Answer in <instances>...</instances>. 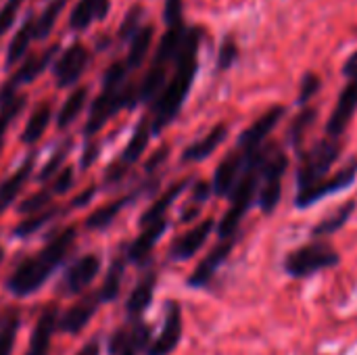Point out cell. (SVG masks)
I'll return each mask as SVG.
<instances>
[{
  "label": "cell",
  "instance_id": "1",
  "mask_svg": "<svg viewBox=\"0 0 357 355\" xmlns=\"http://www.w3.org/2000/svg\"><path fill=\"white\" fill-rule=\"evenodd\" d=\"M203 42V29L201 27H188L184 44L180 48V54L169 71V77L159 92V96L149 105L151 123H153V136H159L182 111L192 82L199 71V50Z\"/></svg>",
  "mask_w": 357,
  "mask_h": 355
},
{
  "label": "cell",
  "instance_id": "2",
  "mask_svg": "<svg viewBox=\"0 0 357 355\" xmlns=\"http://www.w3.org/2000/svg\"><path fill=\"white\" fill-rule=\"evenodd\" d=\"M75 239H77L75 226H67L61 232H56L52 239H48L38 253L25 257L10 272V276L6 278V291L19 299L38 293L46 285V280L63 266V262L67 259V255L75 245Z\"/></svg>",
  "mask_w": 357,
  "mask_h": 355
},
{
  "label": "cell",
  "instance_id": "3",
  "mask_svg": "<svg viewBox=\"0 0 357 355\" xmlns=\"http://www.w3.org/2000/svg\"><path fill=\"white\" fill-rule=\"evenodd\" d=\"M130 77L132 71L128 69L123 59H117L107 67L102 75L100 94L90 103V111L84 123L86 138L96 136L105 128V123L119 111H132L138 105L136 84L130 82Z\"/></svg>",
  "mask_w": 357,
  "mask_h": 355
},
{
  "label": "cell",
  "instance_id": "4",
  "mask_svg": "<svg viewBox=\"0 0 357 355\" xmlns=\"http://www.w3.org/2000/svg\"><path fill=\"white\" fill-rule=\"evenodd\" d=\"M289 167V157L278 144L261 146V163H259V188H257V205L270 216L276 211L282 199V180Z\"/></svg>",
  "mask_w": 357,
  "mask_h": 355
},
{
  "label": "cell",
  "instance_id": "5",
  "mask_svg": "<svg viewBox=\"0 0 357 355\" xmlns=\"http://www.w3.org/2000/svg\"><path fill=\"white\" fill-rule=\"evenodd\" d=\"M341 264V255L339 251L324 239H314L312 243L291 251L284 257V272L287 276L295 278V280H303V278H312L318 272L337 268Z\"/></svg>",
  "mask_w": 357,
  "mask_h": 355
},
{
  "label": "cell",
  "instance_id": "6",
  "mask_svg": "<svg viewBox=\"0 0 357 355\" xmlns=\"http://www.w3.org/2000/svg\"><path fill=\"white\" fill-rule=\"evenodd\" d=\"M343 151L341 138H333V136H324L322 140H318L310 151L301 153L299 159V167H297V192L314 186L316 182H320L322 178H326L333 169V165L339 161Z\"/></svg>",
  "mask_w": 357,
  "mask_h": 355
},
{
  "label": "cell",
  "instance_id": "7",
  "mask_svg": "<svg viewBox=\"0 0 357 355\" xmlns=\"http://www.w3.org/2000/svg\"><path fill=\"white\" fill-rule=\"evenodd\" d=\"M153 138V123H151V113H144L140 117V121L136 123L128 144L123 146L121 155L105 169V176H102V184L107 188L119 184L121 180H126V176L130 174L132 165L146 153L149 149V142Z\"/></svg>",
  "mask_w": 357,
  "mask_h": 355
},
{
  "label": "cell",
  "instance_id": "8",
  "mask_svg": "<svg viewBox=\"0 0 357 355\" xmlns=\"http://www.w3.org/2000/svg\"><path fill=\"white\" fill-rule=\"evenodd\" d=\"M61 50L59 44H52L50 48L42 50V52H31L27 56H23L19 63H17V69L4 80V84L0 86V105L8 103L10 98H15L19 94V90L25 86V84H31L36 82L48 67L50 63L56 59V52Z\"/></svg>",
  "mask_w": 357,
  "mask_h": 355
},
{
  "label": "cell",
  "instance_id": "9",
  "mask_svg": "<svg viewBox=\"0 0 357 355\" xmlns=\"http://www.w3.org/2000/svg\"><path fill=\"white\" fill-rule=\"evenodd\" d=\"M357 180V159H351L343 169H339L337 174H328L326 178H322L320 182H316L314 186L297 192L295 197V205L297 209H307L312 205H316L318 201L326 199V197H333L345 188H349L354 182Z\"/></svg>",
  "mask_w": 357,
  "mask_h": 355
},
{
  "label": "cell",
  "instance_id": "10",
  "mask_svg": "<svg viewBox=\"0 0 357 355\" xmlns=\"http://www.w3.org/2000/svg\"><path fill=\"white\" fill-rule=\"evenodd\" d=\"M90 61H92V52L88 50V46H84L79 42L71 44L67 50H63L52 65V75H54L56 88L75 86L82 80V75L86 73Z\"/></svg>",
  "mask_w": 357,
  "mask_h": 355
},
{
  "label": "cell",
  "instance_id": "11",
  "mask_svg": "<svg viewBox=\"0 0 357 355\" xmlns=\"http://www.w3.org/2000/svg\"><path fill=\"white\" fill-rule=\"evenodd\" d=\"M153 341V326H149L142 318L130 320L128 326L115 328L109 337V355H140L146 354Z\"/></svg>",
  "mask_w": 357,
  "mask_h": 355
},
{
  "label": "cell",
  "instance_id": "12",
  "mask_svg": "<svg viewBox=\"0 0 357 355\" xmlns=\"http://www.w3.org/2000/svg\"><path fill=\"white\" fill-rule=\"evenodd\" d=\"M238 236H230V239H220V243L201 259V264L195 268V272L188 276L186 285L190 289H205L209 287V282L215 278V274L220 272V268L228 262L230 253L236 247Z\"/></svg>",
  "mask_w": 357,
  "mask_h": 355
},
{
  "label": "cell",
  "instance_id": "13",
  "mask_svg": "<svg viewBox=\"0 0 357 355\" xmlns=\"http://www.w3.org/2000/svg\"><path fill=\"white\" fill-rule=\"evenodd\" d=\"M182 308L178 301H167L165 303V320H163V328L159 333L157 339L151 341L149 349L144 355H172L176 352V347L182 341Z\"/></svg>",
  "mask_w": 357,
  "mask_h": 355
},
{
  "label": "cell",
  "instance_id": "14",
  "mask_svg": "<svg viewBox=\"0 0 357 355\" xmlns=\"http://www.w3.org/2000/svg\"><path fill=\"white\" fill-rule=\"evenodd\" d=\"M98 272H100V257L94 253H88V255L75 259L65 270L63 280H61V291L67 295H79L94 282Z\"/></svg>",
  "mask_w": 357,
  "mask_h": 355
},
{
  "label": "cell",
  "instance_id": "15",
  "mask_svg": "<svg viewBox=\"0 0 357 355\" xmlns=\"http://www.w3.org/2000/svg\"><path fill=\"white\" fill-rule=\"evenodd\" d=\"M251 151H243V149H232L222 163L218 165L215 174H213V182H211V190L215 197H228L232 192V188L236 186L245 165H247V157Z\"/></svg>",
  "mask_w": 357,
  "mask_h": 355
},
{
  "label": "cell",
  "instance_id": "16",
  "mask_svg": "<svg viewBox=\"0 0 357 355\" xmlns=\"http://www.w3.org/2000/svg\"><path fill=\"white\" fill-rule=\"evenodd\" d=\"M215 230V220L207 218L203 222H199L197 226H192L188 232H184L182 236H178L172 247H169V259L172 262H186L190 257H195L201 247L207 243V239L211 236V232Z\"/></svg>",
  "mask_w": 357,
  "mask_h": 355
},
{
  "label": "cell",
  "instance_id": "17",
  "mask_svg": "<svg viewBox=\"0 0 357 355\" xmlns=\"http://www.w3.org/2000/svg\"><path fill=\"white\" fill-rule=\"evenodd\" d=\"M59 305L50 303L42 310L36 320V326L29 337V345L25 355H50V343L54 333L59 331Z\"/></svg>",
  "mask_w": 357,
  "mask_h": 355
},
{
  "label": "cell",
  "instance_id": "18",
  "mask_svg": "<svg viewBox=\"0 0 357 355\" xmlns=\"http://www.w3.org/2000/svg\"><path fill=\"white\" fill-rule=\"evenodd\" d=\"M287 115V107H282V105H276V107H272V109H268L261 117H257L243 134H241V138H238V149H243V151H255V149H259L266 140H268V136L272 134V130L280 123V119Z\"/></svg>",
  "mask_w": 357,
  "mask_h": 355
},
{
  "label": "cell",
  "instance_id": "19",
  "mask_svg": "<svg viewBox=\"0 0 357 355\" xmlns=\"http://www.w3.org/2000/svg\"><path fill=\"white\" fill-rule=\"evenodd\" d=\"M357 111V82L349 80V84L343 88V92L339 94V100L326 121V136L333 138H341L343 132L347 130V126L351 123L354 115Z\"/></svg>",
  "mask_w": 357,
  "mask_h": 355
},
{
  "label": "cell",
  "instance_id": "20",
  "mask_svg": "<svg viewBox=\"0 0 357 355\" xmlns=\"http://www.w3.org/2000/svg\"><path fill=\"white\" fill-rule=\"evenodd\" d=\"M36 161H38V151H29L25 155V159L21 161V165L8 178H4L0 182V216L15 203V199L21 195V190L25 188V184L33 176Z\"/></svg>",
  "mask_w": 357,
  "mask_h": 355
},
{
  "label": "cell",
  "instance_id": "21",
  "mask_svg": "<svg viewBox=\"0 0 357 355\" xmlns=\"http://www.w3.org/2000/svg\"><path fill=\"white\" fill-rule=\"evenodd\" d=\"M167 226H169V224H167L165 218H161V220H157V222H153V224H149V226H142V232H140V234L128 245V249H126L128 262H130V264H136V266H144V264L149 262L153 249L157 247V243H159L161 236L165 234Z\"/></svg>",
  "mask_w": 357,
  "mask_h": 355
},
{
  "label": "cell",
  "instance_id": "22",
  "mask_svg": "<svg viewBox=\"0 0 357 355\" xmlns=\"http://www.w3.org/2000/svg\"><path fill=\"white\" fill-rule=\"evenodd\" d=\"M98 305H100L98 293L84 295L63 316H59V331L61 333H67V335H79L90 324V320L94 318Z\"/></svg>",
  "mask_w": 357,
  "mask_h": 355
},
{
  "label": "cell",
  "instance_id": "23",
  "mask_svg": "<svg viewBox=\"0 0 357 355\" xmlns=\"http://www.w3.org/2000/svg\"><path fill=\"white\" fill-rule=\"evenodd\" d=\"M111 10V0H77L69 13V29L86 31L92 23L105 21Z\"/></svg>",
  "mask_w": 357,
  "mask_h": 355
},
{
  "label": "cell",
  "instance_id": "24",
  "mask_svg": "<svg viewBox=\"0 0 357 355\" xmlns=\"http://www.w3.org/2000/svg\"><path fill=\"white\" fill-rule=\"evenodd\" d=\"M155 289H157V270H146V274L136 282V287L132 289V293L126 301V314L130 320L142 318V314L153 303Z\"/></svg>",
  "mask_w": 357,
  "mask_h": 355
},
{
  "label": "cell",
  "instance_id": "25",
  "mask_svg": "<svg viewBox=\"0 0 357 355\" xmlns=\"http://www.w3.org/2000/svg\"><path fill=\"white\" fill-rule=\"evenodd\" d=\"M226 138H228V126L226 123L213 126L203 138H199L197 142H192L190 146L184 149L182 163H199V161H205L207 157H211L222 146V142Z\"/></svg>",
  "mask_w": 357,
  "mask_h": 355
},
{
  "label": "cell",
  "instance_id": "26",
  "mask_svg": "<svg viewBox=\"0 0 357 355\" xmlns=\"http://www.w3.org/2000/svg\"><path fill=\"white\" fill-rule=\"evenodd\" d=\"M142 192H144V188H138V190H132V192H128V195H123V197H117V199H113L111 203L98 207L96 211H92V213L86 218V222H84L86 230H105V228H109V226L117 220V216H119L132 201H136Z\"/></svg>",
  "mask_w": 357,
  "mask_h": 355
},
{
  "label": "cell",
  "instance_id": "27",
  "mask_svg": "<svg viewBox=\"0 0 357 355\" xmlns=\"http://www.w3.org/2000/svg\"><path fill=\"white\" fill-rule=\"evenodd\" d=\"M192 182V178H184V180H178V182H174L172 186H167V190H163L149 207H146V211L140 216V228L142 226H149V224H153V222H157V220H161V218H165V213H167V209L174 205V201L188 188V184Z\"/></svg>",
  "mask_w": 357,
  "mask_h": 355
},
{
  "label": "cell",
  "instance_id": "28",
  "mask_svg": "<svg viewBox=\"0 0 357 355\" xmlns=\"http://www.w3.org/2000/svg\"><path fill=\"white\" fill-rule=\"evenodd\" d=\"M36 40V15L29 13L27 19L21 23V27L17 29V33L13 36L8 48H6V59H4V67H15L29 50L31 42Z\"/></svg>",
  "mask_w": 357,
  "mask_h": 355
},
{
  "label": "cell",
  "instance_id": "29",
  "mask_svg": "<svg viewBox=\"0 0 357 355\" xmlns=\"http://www.w3.org/2000/svg\"><path fill=\"white\" fill-rule=\"evenodd\" d=\"M153 38H155V27L153 25H140V29L130 38V46H128V54L123 56L128 69L132 73H136L142 63L146 61L149 52H151V46H153Z\"/></svg>",
  "mask_w": 357,
  "mask_h": 355
},
{
  "label": "cell",
  "instance_id": "30",
  "mask_svg": "<svg viewBox=\"0 0 357 355\" xmlns=\"http://www.w3.org/2000/svg\"><path fill=\"white\" fill-rule=\"evenodd\" d=\"M88 98H90V86L84 84L73 88L56 113V130H67L82 115L84 107L88 105Z\"/></svg>",
  "mask_w": 357,
  "mask_h": 355
},
{
  "label": "cell",
  "instance_id": "31",
  "mask_svg": "<svg viewBox=\"0 0 357 355\" xmlns=\"http://www.w3.org/2000/svg\"><path fill=\"white\" fill-rule=\"evenodd\" d=\"M50 119H52V105H50V100H44L31 111V115L21 132V142L27 146H33L44 136L46 128L50 126Z\"/></svg>",
  "mask_w": 357,
  "mask_h": 355
},
{
  "label": "cell",
  "instance_id": "32",
  "mask_svg": "<svg viewBox=\"0 0 357 355\" xmlns=\"http://www.w3.org/2000/svg\"><path fill=\"white\" fill-rule=\"evenodd\" d=\"M126 264H128L126 251H123L121 255H117V257L111 262V268L107 270L105 280H102L100 289L96 291L100 303H113V301L119 297L121 282H123V274H126Z\"/></svg>",
  "mask_w": 357,
  "mask_h": 355
},
{
  "label": "cell",
  "instance_id": "33",
  "mask_svg": "<svg viewBox=\"0 0 357 355\" xmlns=\"http://www.w3.org/2000/svg\"><path fill=\"white\" fill-rule=\"evenodd\" d=\"M356 207V201H347V203L341 205L337 211H333L331 216H326L320 224H316V226L312 228V236H314V239H326V236L337 234V232L349 222V218L354 216Z\"/></svg>",
  "mask_w": 357,
  "mask_h": 355
},
{
  "label": "cell",
  "instance_id": "34",
  "mask_svg": "<svg viewBox=\"0 0 357 355\" xmlns=\"http://www.w3.org/2000/svg\"><path fill=\"white\" fill-rule=\"evenodd\" d=\"M61 213H63V209L56 207L54 203H52L50 207L42 209V211L29 213V216H25V220H21V222L15 226L13 236H17V239H27V236H31L33 232L42 230L46 224H50V222H52L56 216H61Z\"/></svg>",
  "mask_w": 357,
  "mask_h": 355
},
{
  "label": "cell",
  "instance_id": "35",
  "mask_svg": "<svg viewBox=\"0 0 357 355\" xmlns=\"http://www.w3.org/2000/svg\"><path fill=\"white\" fill-rule=\"evenodd\" d=\"M19 326H21L19 310L10 308L0 316V355H13Z\"/></svg>",
  "mask_w": 357,
  "mask_h": 355
},
{
  "label": "cell",
  "instance_id": "36",
  "mask_svg": "<svg viewBox=\"0 0 357 355\" xmlns=\"http://www.w3.org/2000/svg\"><path fill=\"white\" fill-rule=\"evenodd\" d=\"M65 6H67V0H50L44 6V10L36 15V40H46L52 33L56 19L61 17Z\"/></svg>",
  "mask_w": 357,
  "mask_h": 355
},
{
  "label": "cell",
  "instance_id": "37",
  "mask_svg": "<svg viewBox=\"0 0 357 355\" xmlns=\"http://www.w3.org/2000/svg\"><path fill=\"white\" fill-rule=\"evenodd\" d=\"M73 149V138L69 136V138H65L56 149H54V153L50 155V159L42 165V169L38 172V176H36V180H38V184H44V182H48L63 165H65V161H67V157H69V151Z\"/></svg>",
  "mask_w": 357,
  "mask_h": 355
},
{
  "label": "cell",
  "instance_id": "38",
  "mask_svg": "<svg viewBox=\"0 0 357 355\" xmlns=\"http://www.w3.org/2000/svg\"><path fill=\"white\" fill-rule=\"evenodd\" d=\"M25 105H27V96L25 94H17L15 98H10L8 103H4V105H0V151H2V146H4V140H6V132H8V128H10V123H13V119L25 109Z\"/></svg>",
  "mask_w": 357,
  "mask_h": 355
},
{
  "label": "cell",
  "instance_id": "39",
  "mask_svg": "<svg viewBox=\"0 0 357 355\" xmlns=\"http://www.w3.org/2000/svg\"><path fill=\"white\" fill-rule=\"evenodd\" d=\"M316 115H318V111L316 109H303L299 115H295V119L291 121V126H289V142L299 151L301 149V142H303V138H305V134H307V130L312 128V123H314V119H316Z\"/></svg>",
  "mask_w": 357,
  "mask_h": 355
},
{
  "label": "cell",
  "instance_id": "40",
  "mask_svg": "<svg viewBox=\"0 0 357 355\" xmlns=\"http://www.w3.org/2000/svg\"><path fill=\"white\" fill-rule=\"evenodd\" d=\"M54 199H56V197H54V192L50 190V186H44V188L36 190L33 195H29L27 199H23L21 205L17 207V211H19L21 216H29V213H36V211H42V209L50 207Z\"/></svg>",
  "mask_w": 357,
  "mask_h": 355
},
{
  "label": "cell",
  "instance_id": "41",
  "mask_svg": "<svg viewBox=\"0 0 357 355\" xmlns=\"http://www.w3.org/2000/svg\"><path fill=\"white\" fill-rule=\"evenodd\" d=\"M142 17H144V8H142V4H134V6H130V10L126 13V17H123V21H121V25H119V29H117V36H119V40L121 42H130V38L140 29V21H142Z\"/></svg>",
  "mask_w": 357,
  "mask_h": 355
},
{
  "label": "cell",
  "instance_id": "42",
  "mask_svg": "<svg viewBox=\"0 0 357 355\" xmlns=\"http://www.w3.org/2000/svg\"><path fill=\"white\" fill-rule=\"evenodd\" d=\"M238 59V44L232 36H226L218 52V71H228Z\"/></svg>",
  "mask_w": 357,
  "mask_h": 355
},
{
  "label": "cell",
  "instance_id": "43",
  "mask_svg": "<svg viewBox=\"0 0 357 355\" xmlns=\"http://www.w3.org/2000/svg\"><path fill=\"white\" fill-rule=\"evenodd\" d=\"M75 184V169L71 165H63L54 176H52V182L48 184L50 190L54 192V197H61L65 192L71 190V186Z\"/></svg>",
  "mask_w": 357,
  "mask_h": 355
},
{
  "label": "cell",
  "instance_id": "44",
  "mask_svg": "<svg viewBox=\"0 0 357 355\" xmlns=\"http://www.w3.org/2000/svg\"><path fill=\"white\" fill-rule=\"evenodd\" d=\"M320 86H322V80H320V75H316V73H312V71H307L305 75H303V80H301V86H299V96H297V103L299 105H307L316 94H318V90H320Z\"/></svg>",
  "mask_w": 357,
  "mask_h": 355
},
{
  "label": "cell",
  "instance_id": "45",
  "mask_svg": "<svg viewBox=\"0 0 357 355\" xmlns=\"http://www.w3.org/2000/svg\"><path fill=\"white\" fill-rule=\"evenodd\" d=\"M163 21L167 27L184 23V0H163Z\"/></svg>",
  "mask_w": 357,
  "mask_h": 355
},
{
  "label": "cell",
  "instance_id": "46",
  "mask_svg": "<svg viewBox=\"0 0 357 355\" xmlns=\"http://www.w3.org/2000/svg\"><path fill=\"white\" fill-rule=\"evenodd\" d=\"M25 0H6L4 6L0 8V38L13 27L15 19H17V10L21 8Z\"/></svg>",
  "mask_w": 357,
  "mask_h": 355
},
{
  "label": "cell",
  "instance_id": "47",
  "mask_svg": "<svg viewBox=\"0 0 357 355\" xmlns=\"http://www.w3.org/2000/svg\"><path fill=\"white\" fill-rule=\"evenodd\" d=\"M100 149H102V144H100V140L96 136L88 138V142L84 146V153H82V159H79V172H86L96 163V159L100 157Z\"/></svg>",
  "mask_w": 357,
  "mask_h": 355
},
{
  "label": "cell",
  "instance_id": "48",
  "mask_svg": "<svg viewBox=\"0 0 357 355\" xmlns=\"http://www.w3.org/2000/svg\"><path fill=\"white\" fill-rule=\"evenodd\" d=\"M211 195H213V190H211V184H209V182H197V184L192 186L188 207H197V209H201V207L209 201V197H211Z\"/></svg>",
  "mask_w": 357,
  "mask_h": 355
},
{
  "label": "cell",
  "instance_id": "49",
  "mask_svg": "<svg viewBox=\"0 0 357 355\" xmlns=\"http://www.w3.org/2000/svg\"><path fill=\"white\" fill-rule=\"evenodd\" d=\"M167 157H169V146L167 144H163L161 149H157L149 159H146V163H144V172H146V176H153L165 161H167Z\"/></svg>",
  "mask_w": 357,
  "mask_h": 355
},
{
  "label": "cell",
  "instance_id": "50",
  "mask_svg": "<svg viewBox=\"0 0 357 355\" xmlns=\"http://www.w3.org/2000/svg\"><path fill=\"white\" fill-rule=\"evenodd\" d=\"M96 192H98V186H88L86 190H82L73 201H71V205H69V209H79V207H84V205H88L94 197H96Z\"/></svg>",
  "mask_w": 357,
  "mask_h": 355
},
{
  "label": "cell",
  "instance_id": "51",
  "mask_svg": "<svg viewBox=\"0 0 357 355\" xmlns=\"http://www.w3.org/2000/svg\"><path fill=\"white\" fill-rule=\"evenodd\" d=\"M343 75L347 77V80H354V82H357V50L343 63Z\"/></svg>",
  "mask_w": 357,
  "mask_h": 355
},
{
  "label": "cell",
  "instance_id": "52",
  "mask_svg": "<svg viewBox=\"0 0 357 355\" xmlns=\"http://www.w3.org/2000/svg\"><path fill=\"white\" fill-rule=\"evenodd\" d=\"M75 355H100V341H98V339L88 341V343H86Z\"/></svg>",
  "mask_w": 357,
  "mask_h": 355
},
{
  "label": "cell",
  "instance_id": "53",
  "mask_svg": "<svg viewBox=\"0 0 357 355\" xmlns=\"http://www.w3.org/2000/svg\"><path fill=\"white\" fill-rule=\"evenodd\" d=\"M2 259H4V249L0 247V264H2Z\"/></svg>",
  "mask_w": 357,
  "mask_h": 355
}]
</instances>
